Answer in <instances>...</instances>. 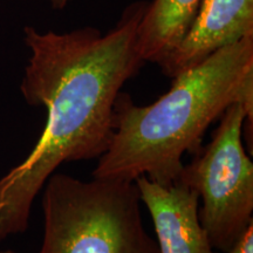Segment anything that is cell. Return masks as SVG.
Returning a JSON list of instances; mask_svg holds the SVG:
<instances>
[{"mask_svg":"<svg viewBox=\"0 0 253 253\" xmlns=\"http://www.w3.org/2000/svg\"><path fill=\"white\" fill-rule=\"evenodd\" d=\"M39 253H160L144 229L135 181L54 172L43 185Z\"/></svg>","mask_w":253,"mask_h":253,"instance_id":"3957f363","label":"cell"},{"mask_svg":"<svg viewBox=\"0 0 253 253\" xmlns=\"http://www.w3.org/2000/svg\"><path fill=\"white\" fill-rule=\"evenodd\" d=\"M73 1V0H50V4H52L53 8L55 9H62L63 7H66L67 4Z\"/></svg>","mask_w":253,"mask_h":253,"instance_id":"9c48e42d","label":"cell"},{"mask_svg":"<svg viewBox=\"0 0 253 253\" xmlns=\"http://www.w3.org/2000/svg\"><path fill=\"white\" fill-rule=\"evenodd\" d=\"M227 253H253V223Z\"/></svg>","mask_w":253,"mask_h":253,"instance_id":"ba28073f","label":"cell"},{"mask_svg":"<svg viewBox=\"0 0 253 253\" xmlns=\"http://www.w3.org/2000/svg\"><path fill=\"white\" fill-rule=\"evenodd\" d=\"M202 0H153L137 31V52L143 62L160 65L178 45Z\"/></svg>","mask_w":253,"mask_h":253,"instance_id":"52a82bcc","label":"cell"},{"mask_svg":"<svg viewBox=\"0 0 253 253\" xmlns=\"http://www.w3.org/2000/svg\"><path fill=\"white\" fill-rule=\"evenodd\" d=\"M141 202L149 211L160 253H216L198 217L199 195L181 181L161 185L140 176L135 179Z\"/></svg>","mask_w":253,"mask_h":253,"instance_id":"8992f818","label":"cell"},{"mask_svg":"<svg viewBox=\"0 0 253 253\" xmlns=\"http://www.w3.org/2000/svg\"><path fill=\"white\" fill-rule=\"evenodd\" d=\"M147 4L126 7L107 34L94 27L68 33L25 28L31 55L20 90L47 116L31 154L0 178V244L26 231L34 199L61 164L99 158L109 148L116 99L143 63L137 31Z\"/></svg>","mask_w":253,"mask_h":253,"instance_id":"6da1fadb","label":"cell"},{"mask_svg":"<svg viewBox=\"0 0 253 253\" xmlns=\"http://www.w3.org/2000/svg\"><path fill=\"white\" fill-rule=\"evenodd\" d=\"M253 36V0H202L178 45L160 63L175 78L224 47Z\"/></svg>","mask_w":253,"mask_h":253,"instance_id":"5b68a950","label":"cell"},{"mask_svg":"<svg viewBox=\"0 0 253 253\" xmlns=\"http://www.w3.org/2000/svg\"><path fill=\"white\" fill-rule=\"evenodd\" d=\"M0 253H15V252L12 251V250H6V251H1Z\"/></svg>","mask_w":253,"mask_h":253,"instance_id":"30bf717a","label":"cell"},{"mask_svg":"<svg viewBox=\"0 0 253 253\" xmlns=\"http://www.w3.org/2000/svg\"><path fill=\"white\" fill-rule=\"evenodd\" d=\"M172 79L171 88L149 106H136L128 94H119L112 142L93 177L135 181L145 176L161 185L173 184L183 156L202 149L211 123L232 103L253 108V36Z\"/></svg>","mask_w":253,"mask_h":253,"instance_id":"7a4b0ae2","label":"cell"},{"mask_svg":"<svg viewBox=\"0 0 253 253\" xmlns=\"http://www.w3.org/2000/svg\"><path fill=\"white\" fill-rule=\"evenodd\" d=\"M243 131L252 153L253 108L232 103L219 119L210 143L202 147L177 181L196 190L203 204L201 225L213 250L227 253L253 223V164L242 142Z\"/></svg>","mask_w":253,"mask_h":253,"instance_id":"277c9868","label":"cell"}]
</instances>
